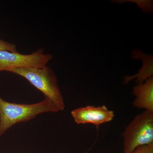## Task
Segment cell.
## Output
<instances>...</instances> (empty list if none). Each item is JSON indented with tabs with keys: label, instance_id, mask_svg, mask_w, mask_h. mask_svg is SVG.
I'll return each mask as SVG.
<instances>
[{
	"label": "cell",
	"instance_id": "7a4b0ae2",
	"mask_svg": "<svg viewBox=\"0 0 153 153\" xmlns=\"http://www.w3.org/2000/svg\"><path fill=\"white\" fill-rule=\"evenodd\" d=\"M10 72L28 80L31 85L41 91L45 97L52 101L59 111L65 109V103L57 76L50 67L46 66L39 68H19Z\"/></svg>",
	"mask_w": 153,
	"mask_h": 153
},
{
	"label": "cell",
	"instance_id": "6da1fadb",
	"mask_svg": "<svg viewBox=\"0 0 153 153\" xmlns=\"http://www.w3.org/2000/svg\"><path fill=\"white\" fill-rule=\"evenodd\" d=\"M49 99L33 104L9 102L0 96V138L8 130L20 123L29 121L44 113L59 112Z\"/></svg>",
	"mask_w": 153,
	"mask_h": 153
},
{
	"label": "cell",
	"instance_id": "ba28073f",
	"mask_svg": "<svg viewBox=\"0 0 153 153\" xmlns=\"http://www.w3.org/2000/svg\"><path fill=\"white\" fill-rule=\"evenodd\" d=\"M128 1L135 3L138 7L142 9L145 13L153 12V1H144V0H129Z\"/></svg>",
	"mask_w": 153,
	"mask_h": 153
},
{
	"label": "cell",
	"instance_id": "9c48e42d",
	"mask_svg": "<svg viewBox=\"0 0 153 153\" xmlns=\"http://www.w3.org/2000/svg\"><path fill=\"white\" fill-rule=\"evenodd\" d=\"M1 50L17 52L16 47L15 44L4 41L0 38V51Z\"/></svg>",
	"mask_w": 153,
	"mask_h": 153
},
{
	"label": "cell",
	"instance_id": "52a82bcc",
	"mask_svg": "<svg viewBox=\"0 0 153 153\" xmlns=\"http://www.w3.org/2000/svg\"><path fill=\"white\" fill-rule=\"evenodd\" d=\"M133 94L136 98L133 105L137 108L153 112V77L142 84L135 85Z\"/></svg>",
	"mask_w": 153,
	"mask_h": 153
},
{
	"label": "cell",
	"instance_id": "8992f818",
	"mask_svg": "<svg viewBox=\"0 0 153 153\" xmlns=\"http://www.w3.org/2000/svg\"><path fill=\"white\" fill-rule=\"evenodd\" d=\"M131 57L134 60H140L143 65L137 73L134 75H127L123 77V83L127 84L134 80L137 85L142 84L147 79L153 76V56L145 54L139 49H134L131 53Z\"/></svg>",
	"mask_w": 153,
	"mask_h": 153
},
{
	"label": "cell",
	"instance_id": "5b68a950",
	"mask_svg": "<svg viewBox=\"0 0 153 153\" xmlns=\"http://www.w3.org/2000/svg\"><path fill=\"white\" fill-rule=\"evenodd\" d=\"M71 114L77 124L90 123L97 126L111 121L114 117V111L105 105L79 107L71 111Z\"/></svg>",
	"mask_w": 153,
	"mask_h": 153
},
{
	"label": "cell",
	"instance_id": "30bf717a",
	"mask_svg": "<svg viewBox=\"0 0 153 153\" xmlns=\"http://www.w3.org/2000/svg\"><path fill=\"white\" fill-rule=\"evenodd\" d=\"M130 153H153V144L140 146Z\"/></svg>",
	"mask_w": 153,
	"mask_h": 153
},
{
	"label": "cell",
	"instance_id": "277c9868",
	"mask_svg": "<svg viewBox=\"0 0 153 153\" xmlns=\"http://www.w3.org/2000/svg\"><path fill=\"white\" fill-rule=\"evenodd\" d=\"M52 59V55L44 53L42 49L27 55L1 50L0 72L7 71L10 72L12 70L19 68L43 67L47 66Z\"/></svg>",
	"mask_w": 153,
	"mask_h": 153
},
{
	"label": "cell",
	"instance_id": "3957f363",
	"mask_svg": "<svg viewBox=\"0 0 153 153\" xmlns=\"http://www.w3.org/2000/svg\"><path fill=\"white\" fill-rule=\"evenodd\" d=\"M123 153H130L140 146L153 144V112L137 114L122 133Z\"/></svg>",
	"mask_w": 153,
	"mask_h": 153
}]
</instances>
